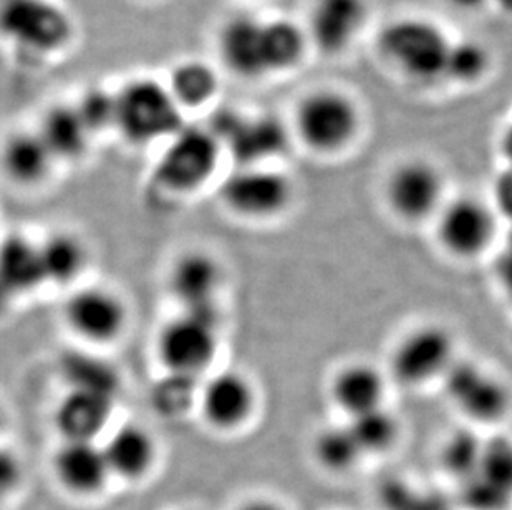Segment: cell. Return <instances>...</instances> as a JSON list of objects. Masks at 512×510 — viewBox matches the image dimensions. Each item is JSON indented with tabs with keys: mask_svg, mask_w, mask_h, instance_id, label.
<instances>
[{
	"mask_svg": "<svg viewBox=\"0 0 512 510\" xmlns=\"http://www.w3.org/2000/svg\"><path fill=\"white\" fill-rule=\"evenodd\" d=\"M22 482V464L9 449L0 448V501L14 494Z\"/></svg>",
	"mask_w": 512,
	"mask_h": 510,
	"instance_id": "d590c367",
	"label": "cell"
},
{
	"mask_svg": "<svg viewBox=\"0 0 512 510\" xmlns=\"http://www.w3.org/2000/svg\"><path fill=\"white\" fill-rule=\"evenodd\" d=\"M483 448V441L473 433H458L446 441L441 461L445 471L455 479L458 484L473 471L474 464L478 461L479 453Z\"/></svg>",
	"mask_w": 512,
	"mask_h": 510,
	"instance_id": "836d02e7",
	"label": "cell"
},
{
	"mask_svg": "<svg viewBox=\"0 0 512 510\" xmlns=\"http://www.w3.org/2000/svg\"><path fill=\"white\" fill-rule=\"evenodd\" d=\"M493 206L471 196L446 201L436 214V239L456 259H474L493 246L498 232Z\"/></svg>",
	"mask_w": 512,
	"mask_h": 510,
	"instance_id": "9c48e42d",
	"label": "cell"
},
{
	"mask_svg": "<svg viewBox=\"0 0 512 510\" xmlns=\"http://www.w3.org/2000/svg\"><path fill=\"white\" fill-rule=\"evenodd\" d=\"M54 472L63 489L78 497L102 492L112 476L103 446L97 441H63L54 456Z\"/></svg>",
	"mask_w": 512,
	"mask_h": 510,
	"instance_id": "e0dca14e",
	"label": "cell"
},
{
	"mask_svg": "<svg viewBox=\"0 0 512 510\" xmlns=\"http://www.w3.org/2000/svg\"><path fill=\"white\" fill-rule=\"evenodd\" d=\"M236 510H287L281 506L279 502L272 501V499H252L237 507Z\"/></svg>",
	"mask_w": 512,
	"mask_h": 510,
	"instance_id": "f35d334b",
	"label": "cell"
},
{
	"mask_svg": "<svg viewBox=\"0 0 512 510\" xmlns=\"http://www.w3.org/2000/svg\"><path fill=\"white\" fill-rule=\"evenodd\" d=\"M493 209L498 217L512 226V168H506L493 183Z\"/></svg>",
	"mask_w": 512,
	"mask_h": 510,
	"instance_id": "8d00e7d4",
	"label": "cell"
},
{
	"mask_svg": "<svg viewBox=\"0 0 512 510\" xmlns=\"http://www.w3.org/2000/svg\"><path fill=\"white\" fill-rule=\"evenodd\" d=\"M218 53L224 67L236 77L259 80L269 77L266 19L236 14L224 20L218 34Z\"/></svg>",
	"mask_w": 512,
	"mask_h": 510,
	"instance_id": "9a60e30c",
	"label": "cell"
},
{
	"mask_svg": "<svg viewBox=\"0 0 512 510\" xmlns=\"http://www.w3.org/2000/svg\"><path fill=\"white\" fill-rule=\"evenodd\" d=\"M223 146L209 128L184 125L158 158L156 183L171 193H194L213 178Z\"/></svg>",
	"mask_w": 512,
	"mask_h": 510,
	"instance_id": "5b68a950",
	"label": "cell"
},
{
	"mask_svg": "<svg viewBox=\"0 0 512 510\" xmlns=\"http://www.w3.org/2000/svg\"><path fill=\"white\" fill-rule=\"evenodd\" d=\"M314 456L325 471L335 474L352 471L365 458L347 423L322 429L314 441Z\"/></svg>",
	"mask_w": 512,
	"mask_h": 510,
	"instance_id": "83f0119b",
	"label": "cell"
},
{
	"mask_svg": "<svg viewBox=\"0 0 512 510\" xmlns=\"http://www.w3.org/2000/svg\"><path fill=\"white\" fill-rule=\"evenodd\" d=\"M63 317L77 337L97 345L118 340L128 322L123 300L100 287L73 292L65 302Z\"/></svg>",
	"mask_w": 512,
	"mask_h": 510,
	"instance_id": "5bb4252c",
	"label": "cell"
},
{
	"mask_svg": "<svg viewBox=\"0 0 512 510\" xmlns=\"http://www.w3.org/2000/svg\"><path fill=\"white\" fill-rule=\"evenodd\" d=\"M14 297L15 295L10 292L9 287H7V285L2 282V279H0V313L7 310L10 300L14 299Z\"/></svg>",
	"mask_w": 512,
	"mask_h": 510,
	"instance_id": "b9f144b4",
	"label": "cell"
},
{
	"mask_svg": "<svg viewBox=\"0 0 512 510\" xmlns=\"http://www.w3.org/2000/svg\"><path fill=\"white\" fill-rule=\"evenodd\" d=\"M496 2H498L499 7H501L504 12L512 14V0H496Z\"/></svg>",
	"mask_w": 512,
	"mask_h": 510,
	"instance_id": "7bdbcfd3",
	"label": "cell"
},
{
	"mask_svg": "<svg viewBox=\"0 0 512 510\" xmlns=\"http://www.w3.org/2000/svg\"><path fill=\"white\" fill-rule=\"evenodd\" d=\"M221 146L236 159L237 166H262L284 153L289 136L281 120L272 115H247L224 110L209 125Z\"/></svg>",
	"mask_w": 512,
	"mask_h": 510,
	"instance_id": "ba28073f",
	"label": "cell"
},
{
	"mask_svg": "<svg viewBox=\"0 0 512 510\" xmlns=\"http://www.w3.org/2000/svg\"><path fill=\"white\" fill-rule=\"evenodd\" d=\"M494 275L506 299L512 302V231L504 237L503 244L499 247L498 255L494 259Z\"/></svg>",
	"mask_w": 512,
	"mask_h": 510,
	"instance_id": "74e56055",
	"label": "cell"
},
{
	"mask_svg": "<svg viewBox=\"0 0 512 510\" xmlns=\"http://www.w3.org/2000/svg\"><path fill=\"white\" fill-rule=\"evenodd\" d=\"M184 128V111L165 82L131 78L115 90V130L130 145L168 141Z\"/></svg>",
	"mask_w": 512,
	"mask_h": 510,
	"instance_id": "6da1fadb",
	"label": "cell"
},
{
	"mask_svg": "<svg viewBox=\"0 0 512 510\" xmlns=\"http://www.w3.org/2000/svg\"><path fill=\"white\" fill-rule=\"evenodd\" d=\"M218 347L216 307L183 310L156 338V353L163 366L181 375H201L213 363Z\"/></svg>",
	"mask_w": 512,
	"mask_h": 510,
	"instance_id": "277c9868",
	"label": "cell"
},
{
	"mask_svg": "<svg viewBox=\"0 0 512 510\" xmlns=\"http://www.w3.org/2000/svg\"><path fill=\"white\" fill-rule=\"evenodd\" d=\"M501 153L508 161L509 168H512V125L508 126L501 136Z\"/></svg>",
	"mask_w": 512,
	"mask_h": 510,
	"instance_id": "ab89813d",
	"label": "cell"
},
{
	"mask_svg": "<svg viewBox=\"0 0 512 510\" xmlns=\"http://www.w3.org/2000/svg\"><path fill=\"white\" fill-rule=\"evenodd\" d=\"M223 270L213 255L203 251H189L174 260L170 270V289L183 310L213 308Z\"/></svg>",
	"mask_w": 512,
	"mask_h": 510,
	"instance_id": "ffe728a7",
	"label": "cell"
},
{
	"mask_svg": "<svg viewBox=\"0 0 512 510\" xmlns=\"http://www.w3.org/2000/svg\"><path fill=\"white\" fill-rule=\"evenodd\" d=\"M199 391L198 376L170 373L161 378L153 388L151 403L156 413L163 418H178L183 416L194 403H198Z\"/></svg>",
	"mask_w": 512,
	"mask_h": 510,
	"instance_id": "4dcf8cb0",
	"label": "cell"
},
{
	"mask_svg": "<svg viewBox=\"0 0 512 510\" xmlns=\"http://www.w3.org/2000/svg\"><path fill=\"white\" fill-rule=\"evenodd\" d=\"M347 424L363 456L387 453L397 443L400 431L398 421L395 414L390 413L385 406L357 418L347 419Z\"/></svg>",
	"mask_w": 512,
	"mask_h": 510,
	"instance_id": "f546056e",
	"label": "cell"
},
{
	"mask_svg": "<svg viewBox=\"0 0 512 510\" xmlns=\"http://www.w3.org/2000/svg\"><path fill=\"white\" fill-rule=\"evenodd\" d=\"M367 14V0H315L309 37L324 53L342 52L360 34Z\"/></svg>",
	"mask_w": 512,
	"mask_h": 510,
	"instance_id": "ac0fdd59",
	"label": "cell"
},
{
	"mask_svg": "<svg viewBox=\"0 0 512 510\" xmlns=\"http://www.w3.org/2000/svg\"><path fill=\"white\" fill-rule=\"evenodd\" d=\"M464 506L471 510H508L512 506V441L491 438L473 471L461 484Z\"/></svg>",
	"mask_w": 512,
	"mask_h": 510,
	"instance_id": "4fadbf2b",
	"label": "cell"
},
{
	"mask_svg": "<svg viewBox=\"0 0 512 510\" xmlns=\"http://www.w3.org/2000/svg\"><path fill=\"white\" fill-rule=\"evenodd\" d=\"M266 35L271 75L299 65L307 49V37L299 25L289 19H266Z\"/></svg>",
	"mask_w": 512,
	"mask_h": 510,
	"instance_id": "f1b7e54d",
	"label": "cell"
},
{
	"mask_svg": "<svg viewBox=\"0 0 512 510\" xmlns=\"http://www.w3.org/2000/svg\"><path fill=\"white\" fill-rule=\"evenodd\" d=\"M0 279L12 294L37 289L45 282L39 244L10 236L0 244Z\"/></svg>",
	"mask_w": 512,
	"mask_h": 510,
	"instance_id": "d4e9b609",
	"label": "cell"
},
{
	"mask_svg": "<svg viewBox=\"0 0 512 510\" xmlns=\"http://www.w3.org/2000/svg\"><path fill=\"white\" fill-rule=\"evenodd\" d=\"M54 164V154L50 153L37 130L14 131L0 146V168L12 183L19 186L30 188L44 183Z\"/></svg>",
	"mask_w": 512,
	"mask_h": 510,
	"instance_id": "7402d4cb",
	"label": "cell"
},
{
	"mask_svg": "<svg viewBox=\"0 0 512 510\" xmlns=\"http://www.w3.org/2000/svg\"><path fill=\"white\" fill-rule=\"evenodd\" d=\"M489 53L483 45L474 40L451 42L448 62H446V78L456 82H476L488 72Z\"/></svg>",
	"mask_w": 512,
	"mask_h": 510,
	"instance_id": "d6a6232c",
	"label": "cell"
},
{
	"mask_svg": "<svg viewBox=\"0 0 512 510\" xmlns=\"http://www.w3.org/2000/svg\"><path fill=\"white\" fill-rule=\"evenodd\" d=\"M448 2L459 10H476L484 5L486 0H448Z\"/></svg>",
	"mask_w": 512,
	"mask_h": 510,
	"instance_id": "60d3db41",
	"label": "cell"
},
{
	"mask_svg": "<svg viewBox=\"0 0 512 510\" xmlns=\"http://www.w3.org/2000/svg\"><path fill=\"white\" fill-rule=\"evenodd\" d=\"M112 411V396L68 390L55 411V426L63 441H95L107 428Z\"/></svg>",
	"mask_w": 512,
	"mask_h": 510,
	"instance_id": "44dd1931",
	"label": "cell"
},
{
	"mask_svg": "<svg viewBox=\"0 0 512 510\" xmlns=\"http://www.w3.org/2000/svg\"><path fill=\"white\" fill-rule=\"evenodd\" d=\"M451 42L430 20H395L380 32L378 49L382 57L413 82L430 85L446 78Z\"/></svg>",
	"mask_w": 512,
	"mask_h": 510,
	"instance_id": "3957f363",
	"label": "cell"
},
{
	"mask_svg": "<svg viewBox=\"0 0 512 510\" xmlns=\"http://www.w3.org/2000/svg\"><path fill=\"white\" fill-rule=\"evenodd\" d=\"M65 375L70 381V390L93 391L115 398L118 378L105 361L75 355L65 363Z\"/></svg>",
	"mask_w": 512,
	"mask_h": 510,
	"instance_id": "1f68e13d",
	"label": "cell"
},
{
	"mask_svg": "<svg viewBox=\"0 0 512 510\" xmlns=\"http://www.w3.org/2000/svg\"><path fill=\"white\" fill-rule=\"evenodd\" d=\"M456 357L453 333L440 323L411 328L390 353V375L405 386H423L443 380Z\"/></svg>",
	"mask_w": 512,
	"mask_h": 510,
	"instance_id": "8992f818",
	"label": "cell"
},
{
	"mask_svg": "<svg viewBox=\"0 0 512 510\" xmlns=\"http://www.w3.org/2000/svg\"><path fill=\"white\" fill-rule=\"evenodd\" d=\"M77 105L83 121L92 135L105 130H115V90L92 88L78 98Z\"/></svg>",
	"mask_w": 512,
	"mask_h": 510,
	"instance_id": "e575fe53",
	"label": "cell"
},
{
	"mask_svg": "<svg viewBox=\"0 0 512 510\" xmlns=\"http://www.w3.org/2000/svg\"><path fill=\"white\" fill-rule=\"evenodd\" d=\"M39 247L45 282L70 284L87 265V249L78 241V237L68 232H57Z\"/></svg>",
	"mask_w": 512,
	"mask_h": 510,
	"instance_id": "4316f807",
	"label": "cell"
},
{
	"mask_svg": "<svg viewBox=\"0 0 512 510\" xmlns=\"http://www.w3.org/2000/svg\"><path fill=\"white\" fill-rule=\"evenodd\" d=\"M198 403L209 426L234 431L254 414L256 390L239 371H221L201 386Z\"/></svg>",
	"mask_w": 512,
	"mask_h": 510,
	"instance_id": "2e32d148",
	"label": "cell"
},
{
	"mask_svg": "<svg viewBox=\"0 0 512 510\" xmlns=\"http://www.w3.org/2000/svg\"><path fill=\"white\" fill-rule=\"evenodd\" d=\"M55 161H75L87 153L92 131L83 121L75 103H55L45 110L35 128Z\"/></svg>",
	"mask_w": 512,
	"mask_h": 510,
	"instance_id": "603a6c76",
	"label": "cell"
},
{
	"mask_svg": "<svg viewBox=\"0 0 512 510\" xmlns=\"http://www.w3.org/2000/svg\"><path fill=\"white\" fill-rule=\"evenodd\" d=\"M102 446L112 476L141 479L156 461L155 439L140 424H123Z\"/></svg>",
	"mask_w": 512,
	"mask_h": 510,
	"instance_id": "cb8c5ba5",
	"label": "cell"
},
{
	"mask_svg": "<svg viewBox=\"0 0 512 510\" xmlns=\"http://www.w3.org/2000/svg\"><path fill=\"white\" fill-rule=\"evenodd\" d=\"M330 400L347 419L385 406L387 376L367 361L340 366L329 386Z\"/></svg>",
	"mask_w": 512,
	"mask_h": 510,
	"instance_id": "d6986e66",
	"label": "cell"
},
{
	"mask_svg": "<svg viewBox=\"0 0 512 510\" xmlns=\"http://www.w3.org/2000/svg\"><path fill=\"white\" fill-rule=\"evenodd\" d=\"M183 111L199 110L213 102L219 93V75L209 63L188 58L174 65L166 82Z\"/></svg>",
	"mask_w": 512,
	"mask_h": 510,
	"instance_id": "484cf974",
	"label": "cell"
},
{
	"mask_svg": "<svg viewBox=\"0 0 512 510\" xmlns=\"http://www.w3.org/2000/svg\"><path fill=\"white\" fill-rule=\"evenodd\" d=\"M446 395L459 413L481 424L506 418L512 396L499 376L469 360H456L443 378Z\"/></svg>",
	"mask_w": 512,
	"mask_h": 510,
	"instance_id": "8fae6325",
	"label": "cell"
},
{
	"mask_svg": "<svg viewBox=\"0 0 512 510\" xmlns=\"http://www.w3.org/2000/svg\"><path fill=\"white\" fill-rule=\"evenodd\" d=\"M0 37L25 57L52 58L73 39V20L55 0H0Z\"/></svg>",
	"mask_w": 512,
	"mask_h": 510,
	"instance_id": "7a4b0ae2",
	"label": "cell"
},
{
	"mask_svg": "<svg viewBox=\"0 0 512 510\" xmlns=\"http://www.w3.org/2000/svg\"><path fill=\"white\" fill-rule=\"evenodd\" d=\"M295 130L302 143L315 153H337L357 135L358 110L342 93H310L297 106Z\"/></svg>",
	"mask_w": 512,
	"mask_h": 510,
	"instance_id": "52a82bcc",
	"label": "cell"
},
{
	"mask_svg": "<svg viewBox=\"0 0 512 510\" xmlns=\"http://www.w3.org/2000/svg\"><path fill=\"white\" fill-rule=\"evenodd\" d=\"M292 196V181L269 164L237 166L221 186L224 206L237 216L256 221L282 214L292 203Z\"/></svg>",
	"mask_w": 512,
	"mask_h": 510,
	"instance_id": "30bf717a",
	"label": "cell"
},
{
	"mask_svg": "<svg viewBox=\"0 0 512 510\" xmlns=\"http://www.w3.org/2000/svg\"><path fill=\"white\" fill-rule=\"evenodd\" d=\"M385 198L393 214L406 222L435 219L445 201V181L435 164L411 159L393 169Z\"/></svg>",
	"mask_w": 512,
	"mask_h": 510,
	"instance_id": "7c38bea8",
	"label": "cell"
}]
</instances>
